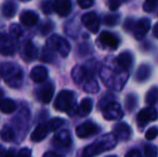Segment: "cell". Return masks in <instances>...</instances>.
I'll list each match as a JSON object with an SVG mask.
<instances>
[{
    "instance_id": "cell-2",
    "label": "cell",
    "mask_w": 158,
    "mask_h": 157,
    "mask_svg": "<svg viewBox=\"0 0 158 157\" xmlns=\"http://www.w3.org/2000/svg\"><path fill=\"white\" fill-rule=\"evenodd\" d=\"M117 144V139L113 134H106L95 140L82 151V157H95L101 153L112 150Z\"/></svg>"
},
{
    "instance_id": "cell-24",
    "label": "cell",
    "mask_w": 158,
    "mask_h": 157,
    "mask_svg": "<svg viewBox=\"0 0 158 157\" xmlns=\"http://www.w3.org/2000/svg\"><path fill=\"white\" fill-rule=\"evenodd\" d=\"M16 110V105L13 100L11 99H1L0 100V111L3 112L6 114H10Z\"/></svg>"
},
{
    "instance_id": "cell-7",
    "label": "cell",
    "mask_w": 158,
    "mask_h": 157,
    "mask_svg": "<svg viewBox=\"0 0 158 157\" xmlns=\"http://www.w3.org/2000/svg\"><path fill=\"white\" fill-rule=\"evenodd\" d=\"M102 115L108 121H118L124 116L122 107L117 102H111L102 109Z\"/></svg>"
},
{
    "instance_id": "cell-15",
    "label": "cell",
    "mask_w": 158,
    "mask_h": 157,
    "mask_svg": "<svg viewBox=\"0 0 158 157\" xmlns=\"http://www.w3.org/2000/svg\"><path fill=\"white\" fill-rule=\"evenodd\" d=\"M151 28V21L148 19H142L133 26V36L137 40H142L146 36Z\"/></svg>"
},
{
    "instance_id": "cell-27",
    "label": "cell",
    "mask_w": 158,
    "mask_h": 157,
    "mask_svg": "<svg viewBox=\"0 0 158 157\" xmlns=\"http://www.w3.org/2000/svg\"><path fill=\"white\" fill-rule=\"evenodd\" d=\"M16 13V4L12 1H8L3 4L2 6V14L6 17V19H11L13 17Z\"/></svg>"
},
{
    "instance_id": "cell-32",
    "label": "cell",
    "mask_w": 158,
    "mask_h": 157,
    "mask_svg": "<svg viewBox=\"0 0 158 157\" xmlns=\"http://www.w3.org/2000/svg\"><path fill=\"white\" fill-rule=\"evenodd\" d=\"M9 31H10V36L15 39L19 38V37L22 36V34H23V30H22V28L19 27L17 24H12V25L10 26Z\"/></svg>"
},
{
    "instance_id": "cell-26",
    "label": "cell",
    "mask_w": 158,
    "mask_h": 157,
    "mask_svg": "<svg viewBox=\"0 0 158 157\" xmlns=\"http://www.w3.org/2000/svg\"><path fill=\"white\" fill-rule=\"evenodd\" d=\"M158 101V87L157 86H154L152 87L148 93H146L145 96V102L148 103L150 107L156 105Z\"/></svg>"
},
{
    "instance_id": "cell-49",
    "label": "cell",
    "mask_w": 158,
    "mask_h": 157,
    "mask_svg": "<svg viewBox=\"0 0 158 157\" xmlns=\"http://www.w3.org/2000/svg\"><path fill=\"white\" fill-rule=\"evenodd\" d=\"M108 157H116V156H108Z\"/></svg>"
},
{
    "instance_id": "cell-28",
    "label": "cell",
    "mask_w": 158,
    "mask_h": 157,
    "mask_svg": "<svg viewBox=\"0 0 158 157\" xmlns=\"http://www.w3.org/2000/svg\"><path fill=\"white\" fill-rule=\"evenodd\" d=\"M14 130L10 127V126H4L1 129V132H0V137L1 139L4 141V142H11L14 139Z\"/></svg>"
},
{
    "instance_id": "cell-41",
    "label": "cell",
    "mask_w": 158,
    "mask_h": 157,
    "mask_svg": "<svg viewBox=\"0 0 158 157\" xmlns=\"http://www.w3.org/2000/svg\"><path fill=\"white\" fill-rule=\"evenodd\" d=\"M52 28H53V24L48 23V24H45V25H43V27H42V29H41V32L43 35H46L52 30Z\"/></svg>"
},
{
    "instance_id": "cell-20",
    "label": "cell",
    "mask_w": 158,
    "mask_h": 157,
    "mask_svg": "<svg viewBox=\"0 0 158 157\" xmlns=\"http://www.w3.org/2000/svg\"><path fill=\"white\" fill-rule=\"evenodd\" d=\"M48 70L43 66H35L30 72V78L35 83H43L48 79Z\"/></svg>"
},
{
    "instance_id": "cell-9",
    "label": "cell",
    "mask_w": 158,
    "mask_h": 157,
    "mask_svg": "<svg viewBox=\"0 0 158 157\" xmlns=\"http://www.w3.org/2000/svg\"><path fill=\"white\" fill-rule=\"evenodd\" d=\"M71 134L68 130L61 129L58 132H56L53 139V144L57 149H68L71 145Z\"/></svg>"
},
{
    "instance_id": "cell-35",
    "label": "cell",
    "mask_w": 158,
    "mask_h": 157,
    "mask_svg": "<svg viewBox=\"0 0 158 157\" xmlns=\"http://www.w3.org/2000/svg\"><path fill=\"white\" fill-rule=\"evenodd\" d=\"M158 136V127L154 126V127H151L150 129H148V131L145 132V138L146 140H154L155 138Z\"/></svg>"
},
{
    "instance_id": "cell-22",
    "label": "cell",
    "mask_w": 158,
    "mask_h": 157,
    "mask_svg": "<svg viewBox=\"0 0 158 157\" xmlns=\"http://www.w3.org/2000/svg\"><path fill=\"white\" fill-rule=\"evenodd\" d=\"M38 19H39V16L33 11H24L21 14V23L28 27L35 25L38 23Z\"/></svg>"
},
{
    "instance_id": "cell-13",
    "label": "cell",
    "mask_w": 158,
    "mask_h": 157,
    "mask_svg": "<svg viewBox=\"0 0 158 157\" xmlns=\"http://www.w3.org/2000/svg\"><path fill=\"white\" fill-rule=\"evenodd\" d=\"M53 95H54V85H53V83H51V82H46V83L44 84L43 86H41L37 92L38 99H39L41 102L45 103V105L51 102V100H52V98H53Z\"/></svg>"
},
{
    "instance_id": "cell-16",
    "label": "cell",
    "mask_w": 158,
    "mask_h": 157,
    "mask_svg": "<svg viewBox=\"0 0 158 157\" xmlns=\"http://www.w3.org/2000/svg\"><path fill=\"white\" fill-rule=\"evenodd\" d=\"M15 53V46L10 37L6 34H0V54L3 56H12Z\"/></svg>"
},
{
    "instance_id": "cell-37",
    "label": "cell",
    "mask_w": 158,
    "mask_h": 157,
    "mask_svg": "<svg viewBox=\"0 0 158 157\" xmlns=\"http://www.w3.org/2000/svg\"><path fill=\"white\" fill-rule=\"evenodd\" d=\"M122 3H123L122 1H117V0H110V1L108 2V6L112 11H115L121 6Z\"/></svg>"
},
{
    "instance_id": "cell-14",
    "label": "cell",
    "mask_w": 158,
    "mask_h": 157,
    "mask_svg": "<svg viewBox=\"0 0 158 157\" xmlns=\"http://www.w3.org/2000/svg\"><path fill=\"white\" fill-rule=\"evenodd\" d=\"M21 56L25 61H32L37 58L38 52L37 48L33 45V43L30 40L25 41L21 46Z\"/></svg>"
},
{
    "instance_id": "cell-19",
    "label": "cell",
    "mask_w": 158,
    "mask_h": 157,
    "mask_svg": "<svg viewBox=\"0 0 158 157\" xmlns=\"http://www.w3.org/2000/svg\"><path fill=\"white\" fill-rule=\"evenodd\" d=\"M50 129L48 127V124L46 123H42L39 124V125L35 127V129L32 131L31 136H30V139H31L32 142H40L43 139L46 138L48 134H50Z\"/></svg>"
},
{
    "instance_id": "cell-43",
    "label": "cell",
    "mask_w": 158,
    "mask_h": 157,
    "mask_svg": "<svg viewBox=\"0 0 158 157\" xmlns=\"http://www.w3.org/2000/svg\"><path fill=\"white\" fill-rule=\"evenodd\" d=\"M135 21H133L132 19H128L127 21L125 22V29L127 28L128 30H130L131 29V27H133L135 26Z\"/></svg>"
},
{
    "instance_id": "cell-40",
    "label": "cell",
    "mask_w": 158,
    "mask_h": 157,
    "mask_svg": "<svg viewBox=\"0 0 158 157\" xmlns=\"http://www.w3.org/2000/svg\"><path fill=\"white\" fill-rule=\"evenodd\" d=\"M17 157H31V151L29 149H22L17 154Z\"/></svg>"
},
{
    "instance_id": "cell-46",
    "label": "cell",
    "mask_w": 158,
    "mask_h": 157,
    "mask_svg": "<svg viewBox=\"0 0 158 157\" xmlns=\"http://www.w3.org/2000/svg\"><path fill=\"white\" fill-rule=\"evenodd\" d=\"M6 149H4L3 147H1V145H0V157H3V155L4 154H6Z\"/></svg>"
},
{
    "instance_id": "cell-48",
    "label": "cell",
    "mask_w": 158,
    "mask_h": 157,
    "mask_svg": "<svg viewBox=\"0 0 158 157\" xmlns=\"http://www.w3.org/2000/svg\"><path fill=\"white\" fill-rule=\"evenodd\" d=\"M3 96V92H2L1 89H0V100H1V97Z\"/></svg>"
},
{
    "instance_id": "cell-18",
    "label": "cell",
    "mask_w": 158,
    "mask_h": 157,
    "mask_svg": "<svg viewBox=\"0 0 158 157\" xmlns=\"http://www.w3.org/2000/svg\"><path fill=\"white\" fill-rule=\"evenodd\" d=\"M71 2L69 0H56L53 2V10L59 15V16H68L71 12Z\"/></svg>"
},
{
    "instance_id": "cell-25",
    "label": "cell",
    "mask_w": 158,
    "mask_h": 157,
    "mask_svg": "<svg viewBox=\"0 0 158 157\" xmlns=\"http://www.w3.org/2000/svg\"><path fill=\"white\" fill-rule=\"evenodd\" d=\"M151 76V67L148 65H141L135 73V79L138 82H144L148 80Z\"/></svg>"
},
{
    "instance_id": "cell-4",
    "label": "cell",
    "mask_w": 158,
    "mask_h": 157,
    "mask_svg": "<svg viewBox=\"0 0 158 157\" xmlns=\"http://www.w3.org/2000/svg\"><path fill=\"white\" fill-rule=\"evenodd\" d=\"M54 107L58 111L67 112L72 115L77 110L75 105V94L71 90H61L55 99Z\"/></svg>"
},
{
    "instance_id": "cell-3",
    "label": "cell",
    "mask_w": 158,
    "mask_h": 157,
    "mask_svg": "<svg viewBox=\"0 0 158 157\" xmlns=\"http://www.w3.org/2000/svg\"><path fill=\"white\" fill-rule=\"evenodd\" d=\"M0 76L11 87L17 88L23 83V71L17 65L3 63L0 65Z\"/></svg>"
},
{
    "instance_id": "cell-30",
    "label": "cell",
    "mask_w": 158,
    "mask_h": 157,
    "mask_svg": "<svg viewBox=\"0 0 158 157\" xmlns=\"http://www.w3.org/2000/svg\"><path fill=\"white\" fill-rule=\"evenodd\" d=\"M48 127L50 129V131H55V130L59 129L61 126L64 124V121L63 118H52L48 122Z\"/></svg>"
},
{
    "instance_id": "cell-39",
    "label": "cell",
    "mask_w": 158,
    "mask_h": 157,
    "mask_svg": "<svg viewBox=\"0 0 158 157\" xmlns=\"http://www.w3.org/2000/svg\"><path fill=\"white\" fill-rule=\"evenodd\" d=\"M42 10L45 14H50L53 11V2H44L42 4Z\"/></svg>"
},
{
    "instance_id": "cell-6",
    "label": "cell",
    "mask_w": 158,
    "mask_h": 157,
    "mask_svg": "<svg viewBox=\"0 0 158 157\" xmlns=\"http://www.w3.org/2000/svg\"><path fill=\"white\" fill-rule=\"evenodd\" d=\"M46 48L51 50L52 52L56 51L57 53L60 54L61 57H67L71 51V46L69 44V42L66 39L57 36V35H53L48 39Z\"/></svg>"
},
{
    "instance_id": "cell-34",
    "label": "cell",
    "mask_w": 158,
    "mask_h": 157,
    "mask_svg": "<svg viewBox=\"0 0 158 157\" xmlns=\"http://www.w3.org/2000/svg\"><path fill=\"white\" fill-rule=\"evenodd\" d=\"M119 22V15H106L103 19V23L108 26H115Z\"/></svg>"
},
{
    "instance_id": "cell-12",
    "label": "cell",
    "mask_w": 158,
    "mask_h": 157,
    "mask_svg": "<svg viewBox=\"0 0 158 157\" xmlns=\"http://www.w3.org/2000/svg\"><path fill=\"white\" fill-rule=\"evenodd\" d=\"M98 42L101 44L103 48H108L111 50H116L118 48L119 40L115 35H113L112 32L108 31H102L100 34L99 38H98Z\"/></svg>"
},
{
    "instance_id": "cell-33",
    "label": "cell",
    "mask_w": 158,
    "mask_h": 157,
    "mask_svg": "<svg viewBox=\"0 0 158 157\" xmlns=\"http://www.w3.org/2000/svg\"><path fill=\"white\" fill-rule=\"evenodd\" d=\"M158 6V1L157 0H148L143 3V10L145 12L150 13L152 11H154Z\"/></svg>"
},
{
    "instance_id": "cell-8",
    "label": "cell",
    "mask_w": 158,
    "mask_h": 157,
    "mask_svg": "<svg viewBox=\"0 0 158 157\" xmlns=\"http://www.w3.org/2000/svg\"><path fill=\"white\" fill-rule=\"evenodd\" d=\"M157 112L153 107H148L142 109L137 115V122L140 127H143L146 124L155 121L157 118Z\"/></svg>"
},
{
    "instance_id": "cell-47",
    "label": "cell",
    "mask_w": 158,
    "mask_h": 157,
    "mask_svg": "<svg viewBox=\"0 0 158 157\" xmlns=\"http://www.w3.org/2000/svg\"><path fill=\"white\" fill-rule=\"evenodd\" d=\"M3 157H14V155H13V152L10 151V152H6Z\"/></svg>"
},
{
    "instance_id": "cell-21",
    "label": "cell",
    "mask_w": 158,
    "mask_h": 157,
    "mask_svg": "<svg viewBox=\"0 0 158 157\" xmlns=\"http://www.w3.org/2000/svg\"><path fill=\"white\" fill-rule=\"evenodd\" d=\"M118 67H121L124 70H128L133 64V56L130 52H123L117 56L115 59Z\"/></svg>"
},
{
    "instance_id": "cell-11",
    "label": "cell",
    "mask_w": 158,
    "mask_h": 157,
    "mask_svg": "<svg viewBox=\"0 0 158 157\" xmlns=\"http://www.w3.org/2000/svg\"><path fill=\"white\" fill-rule=\"evenodd\" d=\"M82 24L87 28V30H89L93 34H97L99 31V19H98L97 14L94 12H88L86 14H84L82 16Z\"/></svg>"
},
{
    "instance_id": "cell-31",
    "label": "cell",
    "mask_w": 158,
    "mask_h": 157,
    "mask_svg": "<svg viewBox=\"0 0 158 157\" xmlns=\"http://www.w3.org/2000/svg\"><path fill=\"white\" fill-rule=\"evenodd\" d=\"M138 98L133 94H129L125 98V105L128 111H132L135 107H137Z\"/></svg>"
},
{
    "instance_id": "cell-44",
    "label": "cell",
    "mask_w": 158,
    "mask_h": 157,
    "mask_svg": "<svg viewBox=\"0 0 158 157\" xmlns=\"http://www.w3.org/2000/svg\"><path fill=\"white\" fill-rule=\"evenodd\" d=\"M43 157H64L63 155H59L57 153H54V152H46L43 155Z\"/></svg>"
},
{
    "instance_id": "cell-23",
    "label": "cell",
    "mask_w": 158,
    "mask_h": 157,
    "mask_svg": "<svg viewBox=\"0 0 158 157\" xmlns=\"http://www.w3.org/2000/svg\"><path fill=\"white\" fill-rule=\"evenodd\" d=\"M93 110V100L89 98H85L81 101L79 108H77V113L80 116H87Z\"/></svg>"
},
{
    "instance_id": "cell-42",
    "label": "cell",
    "mask_w": 158,
    "mask_h": 157,
    "mask_svg": "<svg viewBox=\"0 0 158 157\" xmlns=\"http://www.w3.org/2000/svg\"><path fill=\"white\" fill-rule=\"evenodd\" d=\"M125 157H142V155L138 150H130L125 155Z\"/></svg>"
},
{
    "instance_id": "cell-17",
    "label": "cell",
    "mask_w": 158,
    "mask_h": 157,
    "mask_svg": "<svg viewBox=\"0 0 158 157\" xmlns=\"http://www.w3.org/2000/svg\"><path fill=\"white\" fill-rule=\"evenodd\" d=\"M117 140H128L131 136V128L126 123H117L114 126V130L112 132Z\"/></svg>"
},
{
    "instance_id": "cell-5",
    "label": "cell",
    "mask_w": 158,
    "mask_h": 157,
    "mask_svg": "<svg viewBox=\"0 0 158 157\" xmlns=\"http://www.w3.org/2000/svg\"><path fill=\"white\" fill-rule=\"evenodd\" d=\"M95 69L96 63L94 60H92L88 64H86L85 66H75L72 69L71 76H72V79L75 83L80 84L83 81H85L86 79H93V76L95 73Z\"/></svg>"
},
{
    "instance_id": "cell-36",
    "label": "cell",
    "mask_w": 158,
    "mask_h": 157,
    "mask_svg": "<svg viewBox=\"0 0 158 157\" xmlns=\"http://www.w3.org/2000/svg\"><path fill=\"white\" fill-rule=\"evenodd\" d=\"M157 152V147L155 145H146L144 149V154L146 157H156Z\"/></svg>"
},
{
    "instance_id": "cell-10",
    "label": "cell",
    "mask_w": 158,
    "mask_h": 157,
    "mask_svg": "<svg viewBox=\"0 0 158 157\" xmlns=\"http://www.w3.org/2000/svg\"><path fill=\"white\" fill-rule=\"evenodd\" d=\"M98 131H99V127L96 124L92 123V122H85V123L77 126V130H75V134H77V136L79 138L84 139V138H87V137L94 136Z\"/></svg>"
},
{
    "instance_id": "cell-38",
    "label": "cell",
    "mask_w": 158,
    "mask_h": 157,
    "mask_svg": "<svg viewBox=\"0 0 158 157\" xmlns=\"http://www.w3.org/2000/svg\"><path fill=\"white\" fill-rule=\"evenodd\" d=\"M77 4L82 9H88L89 6H92L94 4V1L93 0H80V1H77Z\"/></svg>"
},
{
    "instance_id": "cell-45",
    "label": "cell",
    "mask_w": 158,
    "mask_h": 157,
    "mask_svg": "<svg viewBox=\"0 0 158 157\" xmlns=\"http://www.w3.org/2000/svg\"><path fill=\"white\" fill-rule=\"evenodd\" d=\"M153 34H154L155 38L158 39V23L155 24V26L153 27Z\"/></svg>"
},
{
    "instance_id": "cell-29",
    "label": "cell",
    "mask_w": 158,
    "mask_h": 157,
    "mask_svg": "<svg viewBox=\"0 0 158 157\" xmlns=\"http://www.w3.org/2000/svg\"><path fill=\"white\" fill-rule=\"evenodd\" d=\"M84 90L88 94H96L99 92V85L95 79H89L84 85Z\"/></svg>"
},
{
    "instance_id": "cell-1",
    "label": "cell",
    "mask_w": 158,
    "mask_h": 157,
    "mask_svg": "<svg viewBox=\"0 0 158 157\" xmlns=\"http://www.w3.org/2000/svg\"><path fill=\"white\" fill-rule=\"evenodd\" d=\"M129 76L127 70L118 67L116 61H106L100 69V78L103 84L115 90H122Z\"/></svg>"
}]
</instances>
